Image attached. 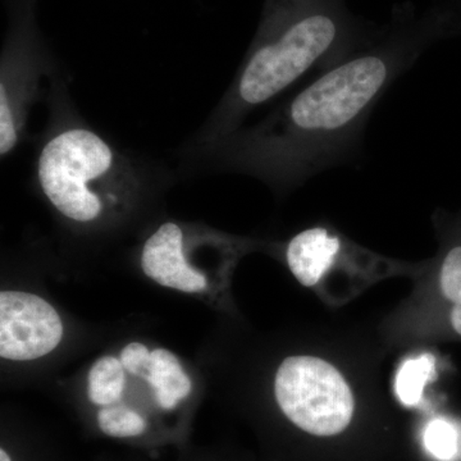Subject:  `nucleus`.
<instances>
[{"label": "nucleus", "instance_id": "nucleus-14", "mask_svg": "<svg viewBox=\"0 0 461 461\" xmlns=\"http://www.w3.org/2000/svg\"><path fill=\"white\" fill-rule=\"evenodd\" d=\"M439 286L446 299L454 303L451 324L461 335V244L455 245L446 253L439 271Z\"/></svg>", "mask_w": 461, "mask_h": 461}, {"label": "nucleus", "instance_id": "nucleus-2", "mask_svg": "<svg viewBox=\"0 0 461 461\" xmlns=\"http://www.w3.org/2000/svg\"><path fill=\"white\" fill-rule=\"evenodd\" d=\"M381 27L355 16L346 0H264L253 41L226 93L185 142V169L315 66L330 67L369 44Z\"/></svg>", "mask_w": 461, "mask_h": 461}, {"label": "nucleus", "instance_id": "nucleus-4", "mask_svg": "<svg viewBox=\"0 0 461 461\" xmlns=\"http://www.w3.org/2000/svg\"><path fill=\"white\" fill-rule=\"evenodd\" d=\"M35 0H11L9 23L0 56V157L8 159L29 139L33 105L42 81L59 68L42 39Z\"/></svg>", "mask_w": 461, "mask_h": 461}, {"label": "nucleus", "instance_id": "nucleus-10", "mask_svg": "<svg viewBox=\"0 0 461 461\" xmlns=\"http://www.w3.org/2000/svg\"><path fill=\"white\" fill-rule=\"evenodd\" d=\"M126 369L120 359L103 357L91 366L87 375V397L98 406L113 405L122 397Z\"/></svg>", "mask_w": 461, "mask_h": 461}, {"label": "nucleus", "instance_id": "nucleus-9", "mask_svg": "<svg viewBox=\"0 0 461 461\" xmlns=\"http://www.w3.org/2000/svg\"><path fill=\"white\" fill-rule=\"evenodd\" d=\"M144 377L153 388L158 405L165 411L175 409L193 390L191 379L182 369L178 357L166 348L150 351Z\"/></svg>", "mask_w": 461, "mask_h": 461}, {"label": "nucleus", "instance_id": "nucleus-5", "mask_svg": "<svg viewBox=\"0 0 461 461\" xmlns=\"http://www.w3.org/2000/svg\"><path fill=\"white\" fill-rule=\"evenodd\" d=\"M275 396L285 417L313 438H336L353 424V393L341 373L320 357L284 360L276 375Z\"/></svg>", "mask_w": 461, "mask_h": 461}, {"label": "nucleus", "instance_id": "nucleus-8", "mask_svg": "<svg viewBox=\"0 0 461 461\" xmlns=\"http://www.w3.org/2000/svg\"><path fill=\"white\" fill-rule=\"evenodd\" d=\"M344 241L323 226L297 233L286 245L288 268L303 286H315L321 278L338 263Z\"/></svg>", "mask_w": 461, "mask_h": 461}, {"label": "nucleus", "instance_id": "nucleus-15", "mask_svg": "<svg viewBox=\"0 0 461 461\" xmlns=\"http://www.w3.org/2000/svg\"><path fill=\"white\" fill-rule=\"evenodd\" d=\"M149 348L140 342H131L124 346L120 360L127 373L132 375H144L149 359Z\"/></svg>", "mask_w": 461, "mask_h": 461}, {"label": "nucleus", "instance_id": "nucleus-11", "mask_svg": "<svg viewBox=\"0 0 461 461\" xmlns=\"http://www.w3.org/2000/svg\"><path fill=\"white\" fill-rule=\"evenodd\" d=\"M436 359L432 354L405 360L396 375L395 390L400 402L415 406L423 397L424 387L435 378Z\"/></svg>", "mask_w": 461, "mask_h": 461}, {"label": "nucleus", "instance_id": "nucleus-3", "mask_svg": "<svg viewBox=\"0 0 461 461\" xmlns=\"http://www.w3.org/2000/svg\"><path fill=\"white\" fill-rule=\"evenodd\" d=\"M48 81V118L35 140L33 186L76 227L99 229L121 220L172 173L94 127L78 111L60 67Z\"/></svg>", "mask_w": 461, "mask_h": 461}, {"label": "nucleus", "instance_id": "nucleus-17", "mask_svg": "<svg viewBox=\"0 0 461 461\" xmlns=\"http://www.w3.org/2000/svg\"><path fill=\"white\" fill-rule=\"evenodd\" d=\"M456 12H457V14H460V17H461V8L460 9H456Z\"/></svg>", "mask_w": 461, "mask_h": 461}, {"label": "nucleus", "instance_id": "nucleus-1", "mask_svg": "<svg viewBox=\"0 0 461 461\" xmlns=\"http://www.w3.org/2000/svg\"><path fill=\"white\" fill-rule=\"evenodd\" d=\"M461 33L451 5L393 8L390 21L320 78L281 103L259 122L244 124L187 172L239 173L291 187L345 163L362 142L373 108L397 78L441 39Z\"/></svg>", "mask_w": 461, "mask_h": 461}, {"label": "nucleus", "instance_id": "nucleus-16", "mask_svg": "<svg viewBox=\"0 0 461 461\" xmlns=\"http://www.w3.org/2000/svg\"><path fill=\"white\" fill-rule=\"evenodd\" d=\"M0 461H12L11 457H9V455L7 451L5 450V448H2L0 450Z\"/></svg>", "mask_w": 461, "mask_h": 461}, {"label": "nucleus", "instance_id": "nucleus-6", "mask_svg": "<svg viewBox=\"0 0 461 461\" xmlns=\"http://www.w3.org/2000/svg\"><path fill=\"white\" fill-rule=\"evenodd\" d=\"M63 338L59 314L42 297L23 291L0 294V357L14 362L51 353Z\"/></svg>", "mask_w": 461, "mask_h": 461}, {"label": "nucleus", "instance_id": "nucleus-13", "mask_svg": "<svg viewBox=\"0 0 461 461\" xmlns=\"http://www.w3.org/2000/svg\"><path fill=\"white\" fill-rule=\"evenodd\" d=\"M98 426L104 435L127 438V437L140 436L147 429V421L138 411L129 406L118 405L103 406L98 411Z\"/></svg>", "mask_w": 461, "mask_h": 461}, {"label": "nucleus", "instance_id": "nucleus-7", "mask_svg": "<svg viewBox=\"0 0 461 461\" xmlns=\"http://www.w3.org/2000/svg\"><path fill=\"white\" fill-rule=\"evenodd\" d=\"M139 259L145 276L160 286L187 294L200 293L208 286L205 273L191 262L185 224L175 221L158 224L142 242Z\"/></svg>", "mask_w": 461, "mask_h": 461}, {"label": "nucleus", "instance_id": "nucleus-12", "mask_svg": "<svg viewBox=\"0 0 461 461\" xmlns=\"http://www.w3.org/2000/svg\"><path fill=\"white\" fill-rule=\"evenodd\" d=\"M424 446L433 457L454 461L461 453V435L456 424L445 418H436L424 429Z\"/></svg>", "mask_w": 461, "mask_h": 461}]
</instances>
